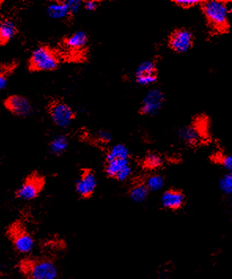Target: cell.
I'll return each mask as SVG.
<instances>
[{"label": "cell", "instance_id": "11", "mask_svg": "<svg viewBox=\"0 0 232 279\" xmlns=\"http://www.w3.org/2000/svg\"><path fill=\"white\" fill-rule=\"evenodd\" d=\"M97 184L95 173L90 170H87L83 173L76 182V193L83 198H88L95 193Z\"/></svg>", "mask_w": 232, "mask_h": 279}, {"label": "cell", "instance_id": "25", "mask_svg": "<svg viewBox=\"0 0 232 279\" xmlns=\"http://www.w3.org/2000/svg\"><path fill=\"white\" fill-rule=\"evenodd\" d=\"M8 79V70L0 68V91H2L7 86Z\"/></svg>", "mask_w": 232, "mask_h": 279}, {"label": "cell", "instance_id": "20", "mask_svg": "<svg viewBox=\"0 0 232 279\" xmlns=\"http://www.w3.org/2000/svg\"><path fill=\"white\" fill-rule=\"evenodd\" d=\"M130 153L125 144H117L111 148L106 155V162L113 159H129Z\"/></svg>", "mask_w": 232, "mask_h": 279}, {"label": "cell", "instance_id": "15", "mask_svg": "<svg viewBox=\"0 0 232 279\" xmlns=\"http://www.w3.org/2000/svg\"><path fill=\"white\" fill-rule=\"evenodd\" d=\"M46 12L52 19L65 20L71 16L65 2L51 3L46 8Z\"/></svg>", "mask_w": 232, "mask_h": 279}, {"label": "cell", "instance_id": "4", "mask_svg": "<svg viewBox=\"0 0 232 279\" xmlns=\"http://www.w3.org/2000/svg\"><path fill=\"white\" fill-rule=\"evenodd\" d=\"M203 11L207 19L213 26L224 27L227 25L228 7L220 1H208L203 4Z\"/></svg>", "mask_w": 232, "mask_h": 279}, {"label": "cell", "instance_id": "28", "mask_svg": "<svg viewBox=\"0 0 232 279\" xmlns=\"http://www.w3.org/2000/svg\"><path fill=\"white\" fill-rule=\"evenodd\" d=\"M222 164L227 170L232 173V155L224 157L222 160Z\"/></svg>", "mask_w": 232, "mask_h": 279}, {"label": "cell", "instance_id": "10", "mask_svg": "<svg viewBox=\"0 0 232 279\" xmlns=\"http://www.w3.org/2000/svg\"><path fill=\"white\" fill-rule=\"evenodd\" d=\"M192 45V34L186 30H176L172 34L169 40L171 48L178 53H184L188 51Z\"/></svg>", "mask_w": 232, "mask_h": 279}, {"label": "cell", "instance_id": "13", "mask_svg": "<svg viewBox=\"0 0 232 279\" xmlns=\"http://www.w3.org/2000/svg\"><path fill=\"white\" fill-rule=\"evenodd\" d=\"M163 206L168 209L176 210L181 207L184 203V195L176 190H168L161 197Z\"/></svg>", "mask_w": 232, "mask_h": 279}, {"label": "cell", "instance_id": "12", "mask_svg": "<svg viewBox=\"0 0 232 279\" xmlns=\"http://www.w3.org/2000/svg\"><path fill=\"white\" fill-rule=\"evenodd\" d=\"M14 247L21 254L30 253L33 250L35 241L33 237L23 230H16L12 232Z\"/></svg>", "mask_w": 232, "mask_h": 279}, {"label": "cell", "instance_id": "9", "mask_svg": "<svg viewBox=\"0 0 232 279\" xmlns=\"http://www.w3.org/2000/svg\"><path fill=\"white\" fill-rule=\"evenodd\" d=\"M135 80L142 86H148L156 82L157 69L154 62L147 60L138 66L135 71Z\"/></svg>", "mask_w": 232, "mask_h": 279}, {"label": "cell", "instance_id": "6", "mask_svg": "<svg viewBox=\"0 0 232 279\" xmlns=\"http://www.w3.org/2000/svg\"><path fill=\"white\" fill-rule=\"evenodd\" d=\"M164 101L165 96L160 89H150L142 101L140 112L144 115H154L160 110Z\"/></svg>", "mask_w": 232, "mask_h": 279}, {"label": "cell", "instance_id": "18", "mask_svg": "<svg viewBox=\"0 0 232 279\" xmlns=\"http://www.w3.org/2000/svg\"><path fill=\"white\" fill-rule=\"evenodd\" d=\"M150 191L148 190L145 183H138L133 186L129 190V197L136 203H142L146 201Z\"/></svg>", "mask_w": 232, "mask_h": 279}, {"label": "cell", "instance_id": "8", "mask_svg": "<svg viewBox=\"0 0 232 279\" xmlns=\"http://www.w3.org/2000/svg\"><path fill=\"white\" fill-rule=\"evenodd\" d=\"M43 182L38 177H30L17 190V197L23 201L36 199L42 189Z\"/></svg>", "mask_w": 232, "mask_h": 279}, {"label": "cell", "instance_id": "7", "mask_svg": "<svg viewBox=\"0 0 232 279\" xmlns=\"http://www.w3.org/2000/svg\"><path fill=\"white\" fill-rule=\"evenodd\" d=\"M106 173L110 178L125 182L132 173L129 159H113L106 162Z\"/></svg>", "mask_w": 232, "mask_h": 279}, {"label": "cell", "instance_id": "2", "mask_svg": "<svg viewBox=\"0 0 232 279\" xmlns=\"http://www.w3.org/2000/svg\"><path fill=\"white\" fill-rule=\"evenodd\" d=\"M21 266L28 279H57L58 276L57 266L50 260L28 261Z\"/></svg>", "mask_w": 232, "mask_h": 279}, {"label": "cell", "instance_id": "21", "mask_svg": "<svg viewBox=\"0 0 232 279\" xmlns=\"http://www.w3.org/2000/svg\"><path fill=\"white\" fill-rule=\"evenodd\" d=\"M164 184H165L164 178L159 174H153V175L149 176L145 182L148 190L152 191V192L160 190L163 188Z\"/></svg>", "mask_w": 232, "mask_h": 279}, {"label": "cell", "instance_id": "14", "mask_svg": "<svg viewBox=\"0 0 232 279\" xmlns=\"http://www.w3.org/2000/svg\"><path fill=\"white\" fill-rule=\"evenodd\" d=\"M17 29L13 21L2 19L0 21V45L8 44L17 35Z\"/></svg>", "mask_w": 232, "mask_h": 279}, {"label": "cell", "instance_id": "22", "mask_svg": "<svg viewBox=\"0 0 232 279\" xmlns=\"http://www.w3.org/2000/svg\"><path fill=\"white\" fill-rule=\"evenodd\" d=\"M163 163V159L159 155L154 153H150L146 155V156L144 159V166L147 169L155 170L161 167Z\"/></svg>", "mask_w": 232, "mask_h": 279}, {"label": "cell", "instance_id": "23", "mask_svg": "<svg viewBox=\"0 0 232 279\" xmlns=\"http://www.w3.org/2000/svg\"><path fill=\"white\" fill-rule=\"evenodd\" d=\"M220 188L226 194H232V173H228L220 180Z\"/></svg>", "mask_w": 232, "mask_h": 279}, {"label": "cell", "instance_id": "24", "mask_svg": "<svg viewBox=\"0 0 232 279\" xmlns=\"http://www.w3.org/2000/svg\"><path fill=\"white\" fill-rule=\"evenodd\" d=\"M66 3V7H68V10L70 11V15H75L80 11L82 2L79 1V0H68V1H64Z\"/></svg>", "mask_w": 232, "mask_h": 279}, {"label": "cell", "instance_id": "3", "mask_svg": "<svg viewBox=\"0 0 232 279\" xmlns=\"http://www.w3.org/2000/svg\"><path fill=\"white\" fill-rule=\"evenodd\" d=\"M49 114L55 125L61 128H67L71 125L75 114L72 108L65 102L56 100L50 104Z\"/></svg>", "mask_w": 232, "mask_h": 279}, {"label": "cell", "instance_id": "27", "mask_svg": "<svg viewBox=\"0 0 232 279\" xmlns=\"http://www.w3.org/2000/svg\"><path fill=\"white\" fill-rule=\"evenodd\" d=\"M175 2L179 7L188 8V7H194L199 3V1L198 0H177Z\"/></svg>", "mask_w": 232, "mask_h": 279}, {"label": "cell", "instance_id": "1", "mask_svg": "<svg viewBox=\"0 0 232 279\" xmlns=\"http://www.w3.org/2000/svg\"><path fill=\"white\" fill-rule=\"evenodd\" d=\"M59 65L57 54L49 46H40L32 52L29 61L30 70L32 71H52Z\"/></svg>", "mask_w": 232, "mask_h": 279}, {"label": "cell", "instance_id": "30", "mask_svg": "<svg viewBox=\"0 0 232 279\" xmlns=\"http://www.w3.org/2000/svg\"><path fill=\"white\" fill-rule=\"evenodd\" d=\"M231 11H232V8H231Z\"/></svg>", "mask_w": 232, "mask_h": 279}, {"label": "cell", "instance_id": "26", "mask_svg": "<svg viewBox=\"0 0 232 279\" xmlns=\"http://www.w3.org/2000/svg\"><path fill=\"white\" fill-rule=\"evenodd\" d=\"M96 136H97V139L102 143H108L112 140L111 133L106 131V130H104V129H102V130L98 132Z\"/></svg>", "mask_w": 232, "mask_h": 279}, {"label": "cell", "instance_id": "29", "mask_svg": "<svg viewBox=\"0 0 232 279\" xmlns=\"http://www.w3.org/2000/svg\"><path fill=\"white\" fill-rule=\"evenodd\" d=\"M98 6H99V3H98L97 1H95V0L87 1L85 4V8L89 11H95L98 8Z\"/></svg>", "mask_w": 232, "mask_h": 279}, {"label": "cell", "instance_id": "5", "mask_svg": "<svg viewBox=\"0 0 232 279\" xmlns=\"http://www.w3.org/2000/svg\"><path fill=\"white\" fill-rule=\"evenodd\" d=\"M4 106L9 112L20 118L29 116L32 112V104L23 95H10L5 100Z\"/></svg>", "mask_w": 232, "mask_h": 279}, {"label": "cell", "instance_id": "19", "mask_svg": "<svg viewBox=\"0 0 232 279\" xmlns=\"http://www.w3.org/2000/svg\"><path fill=\"white\" fill-rule=\"evenodd\" d=\"M69 147V140L66 136H57L51 140L50 144V150L55 155H61L64 154Z\"/></svg>", "mask_w": 232, "mask_h": 279}, {"label": "cell", "instance_id": "17", "mask_svg": "<svg viewBox=\"0 0 232 279\" xmlns=\"http://www.w3.org/2000/svg\"><path fill=\"white\" fill-rule=\"evenodd\" d=\"M88 39L85 32L78 31L68 36L65 40L66 46L72 50H80L86 46Z\"/></svg>", "mask_w": 232, "mask_h": 279}, {"label": "cell", "instance_id": "16", "mask_svg": "<svg viewBox=\"0 0 232 279\" xmlns=\"http://www.w3.org/2000/svg\"><path fill=\"white\" fill-rule=\"evenodd\" d=\"M179 137L186 144L194 145L199 143L201 135L196 127L187 125L179 129Z\"/></svg>", "mask_w": 232, "mask_h": 279}]
</instances>
